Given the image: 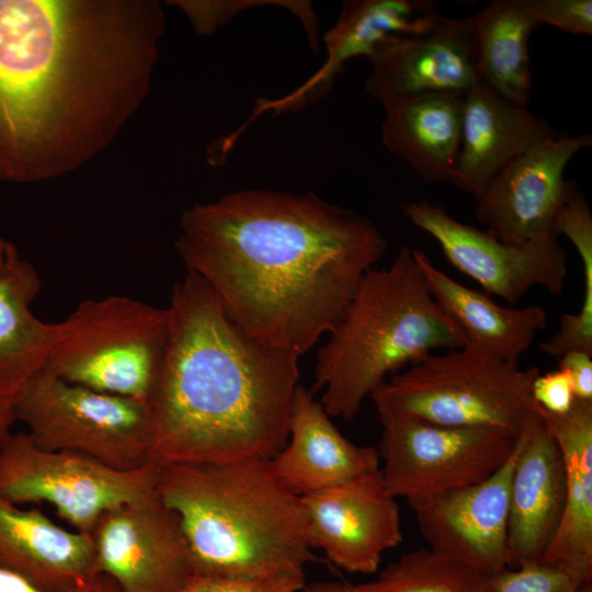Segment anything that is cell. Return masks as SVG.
Returning <instances> with one entry per match:
<instances>
[{"mask_svg":"<svg viewBox=\"0 0 592 592\" xmlns=\"http://www.w3.org/2000/svg\"><path fill=\"white\" fill-rule=\"evenodd\" d=\"M305 574L278 573L242 579L193 574L180 592H300Z\"/></svg>","mask_w":592,"mask_h":592,"instance_id":"30","label":"cell"},{"mask_svg":"<svg viewBox=\"0 0 592 592\" xmlns=\"http://www.w3.org/2000/svg\"><path fill=\"white\" fill-rule=\"evenodd\" d=\"M0 567L47 592H72L100 577L90 534L65 530L39 510L2 500Z\"/></svg>","mask_w":592,"mask_h":592,"instance_id":"19","label":"cell"},{"mask_svg":"<svg viewBox=\"0 0 592 592\" xmlns=\"http://www.w3.org/2000/svg\"><path fill=\"white\" fill-rule=\"evenodd\" d=\"M591 144L589 134H557L514 159L475 200L477 220L511 244L558 236L555 217L573 182L566 167Z\"/></svg>","mask_w":592,"mask_h":592,"instance_id":"12","label":"cell"},{"mask_svg":"<svg viewBox=\"0 0 592 592\" xmlns=\"http://www.w3.org/2000/svg\"><path fill=\"white\" fill-rule=\"evenodd\" d=\"M565 499L562 454L542 418L520 437L511 478L508 516L510 569L540 562L559 527Z\"/></svg>","mask_w":592,"mask_h":592,"instance_id":"16","label":"cell"},{"mask_svg":"<svg viewBox=\"0 0 592 592\" xmlns=\"http://www.w3.org/2000/svg\"><path fill=\"white\" fill-rule=\"evenodd\" d=\"M102 592H121L118 588L107 578V582Z\"/></svg>","mask_w":592,"mask_h":592,"instance_id":"37","label":"cell"},{"mask_svg":"<svg viewBox=\"0 0 592 592\" xmlns=\"http://www.w3.org/2000/svg\"><path fill=\"white\" fill-rule=\"evenodd\" d=\"M90 536L96 573L121 592H180L194 574L179 519L159 492L104 512Z\"/></svg>","mask_w":592,"mask_h":592,"instance_id":"11","label":"cell"},{"mask_svg":"<svg viewBox=\"0 0 592 592\" xmlns=\"http://www.w3.org/2000/svg\"><path fill=\"white\" fill-rule=\"evenodd\" d=\"M158 492L178 516L194 574L253 579L305 574L316 561L301 498L266 458L159 467Z\"/></svg>","mask_w":592,"mask_h":592,"instance_id":"3","label":"cell"},{"mask_svg":"<svg viewBox=\"0 0 592 592\" xmlns=\"http://www.w3.org/2000/svg\"><path fill=\"white\" fill-rule=\"evenodd\" d=\"M107 578L100 576L88 585L72 592H102ZM0 592H47L32 584L24 578L0 567Z\"/></svg>","mask_w":592,"mask_h":592,"instance_id":"34","label":"cell"},{"mask_svg":"<svg viewBox=\"0 0 592 592\" xmlns=\"http://www.w3.org/2000/svg\"><path fill=\"white\" fill-rule=\"evenodd\" d=\"M192 21L200 33L210 34L237 12L261 5H281L293 12L306 31L307 41L318 50V19L310 2L306 1H174Z\"/></svg>","mask_w":592,"mask_h":592,"instance_id":"28","label":"cell"},{"mask_svg":"<svg viewBox=\"0 0 592 592\" xmlns=\"http://www.w3.org/2000/svg\"><path fill=\"white\" fill-rule=\"evenodd\" d=\"M441 16L431 0L345 1L338 21L325 36L323 67L297 93L281 101L282 107L320 98L348 61L361 56L368 59L388 37L426 33Z\"/></svg>","mask_w":592,"mask_h":592,"instance_id":"22","label":"cell"},{"mask_svg":"<svg viewBox=\"0 0 592 592\" xmlns=\"http://www.w3.org/2000/svg\"><path fill=\"white\" fill-rule=\"evenodd\" d=\"M413 255L432 297L462 332L463 349L519 363L536 334L547 328L543 307L501 306L446 275L423 251L413 249Z\"/></svg>","mask_w":592,"mask_h":592,"instance_id":"21","label":"cell"},{"mask_svg":"<svg viewBox=\"0 0 592 592\" xmlns=\"http://www.w3.org/2000/svg\"><path fill=\"white\" fill-rule=\"evenodd\" d=\"M301 498L312 548L338 568L371 574L402 540L397 498L380 469Z\"/></svg>","mask_w":592,"mask_h":592,"instance_id":"13","label":"cell"},{"mask_svg":"<svg viewBox=\"0 0 592 592\" xmlns=\"http://www.w3.org/2000/svg\"><path fill=\"white\" fill-rule=\"evenodd\" d=\"M519 442L486 480L412 505L429 548L491 576L511 568L508 548L510 486Z\"/></svg>","mask_w":592,"mask_h":592,"instance_id":"14","label":"cell"},{"mask_svg":"<svg viewBox=\"0 0 592 592\" xmlns=\"http://www.w3.org/2000/svg\"><path fill=\"white\" fill-rule=\"evenodd\" d=\"M175 247L241 330L299 357L333 329L387 242L312 192L249 189L185 210Z\"/></svg>","mask_w":592,"mask_h":592,"instance_id":"1","label":"cell"},{"mask_svg":"<svg viewBox=\"0 0 592 592\" xmlns=\"http://www.w3.org/2000/svg\"><path fill=\"white\" fill-rule=\"evenodd\" d=\"M300 592H366L363 583L316 581L305 584Z\"/></svg>","mask_w":592,"mask_h":592,"instance_id":"35","label":"cell"},{"mask_svg":"<svg viewBox=\"0 0 592 592\" xmlns=\"http://www.w3.org/2000/svg\"><path fill=\"white\" fill-rule=\"evenodd\" d=\"M532 396L543 410L554 414L568 412L576 401L571 378L562 368L539 373L533 382Z\"/></svg>","mask_w":592,"mask_h":592,"instance_id":"32","label":"cell"},{"mask_svg":"<svg viewBox=\"0 0 592 592\" xmlns=\"http://www.w3.org/2000/svg\"><path fill=\"white\" fill-rule=\"evenodd\" d=\"M543 421L562 454V517L539 563L567 573L579 587L592 581V400L576 398L563 414L543 410Z\"/></svg>","mask_w":592,"mask_h":592,"instance_id":"20","label":"cell"},{"mask_svg":"<svg viewBox=\"0 0 592 592\" xmlns=\"http://www.w3.org/2000/svg\"><path fill=\"white\" fill-rule=\"evenodd\" d=\"M368 60L364 87L383 105L426 93L466 94L482 82L468 18L442 15L426 33L388 37Z\"/></svg>","mask_w":592,"mask_h":592,"instance_id":"15","label":"cell"},{"mask_svg":"<svg viewBox=\"0 0 592 592\" xmlns=\"http://www.w3.org/2000/svg\"><path fill=\"white\" fill-rule=\"evenodd\" d=\"M8 246V241L0 239V258L3 255Z\"/></svg>","mask_w":592,"mask_h":592,"instance_id":"38","label":"cell"},{"mask_svg":"<svg viewBox=\"0 0 592 592\" xmlns=\"http://www.w3.org/2000/svg\"><path fill=\"white\" fill-rule=\"evenodd\" d=\"M329 334L317 353L312 391L323 389L322 407L343 420L354 419L389 375L465 343L407 246L389 266L364 273Z\"/></svg>","mask_w":592,"mask_h":592,"instance_id":"4","label":"cell"},{"mask_svg":"<svg viewBox=\"0 0 592 592\" xmlns=\"http://www.w3.org/2000/svg\"><path fill=\"white\" fill-rule=\"evenodd\" d=\"M270 463L281 483L298 497L380 469L378 451L342 435L314 391L301 385L296 389L287 442Z\"/></svg>","mask_w":592,"mask_h":592,"instance_id":"17","label":"cell"},{"mask_svg":"<svg viewBox=\"0 0 592 592\" xmlns=\"http://www.w3.org/2000/svg\"><path fill=\"white\" fill-rule=\"evenodd\" d=\"M169 335L167 308L127 296L82 301L50 323L43 371L70 384L149 402Z\"/></svg>","mask_w":592,"mask_h":592,"instance_id":"6","label":"cell"},{"mask_svg":"<svg viewBox=\"0 0 592 592\" xmlns=\"http://www.w3.org/2000/svg\"><path fill=\"white\" fill-rule=\"evenodd\" d=\"M167 310L148 463L271 459L288 439L298 357L241 330L194 273L174 285Z\"/></svg>","mask_w":592,"mask_h":592,"instance_id":"2","label":"cell"},{"mask_svg":"<svg viewBox=\"0 0 592 592\" xmlns=\"http://www.w3.org/2000/svg\"><path fill=\"white\" fill-rule=\"evenodd\" d=\"M539 374L465 349L433 353L388 378L372 396L378 414L493 428L522 436L542 420L532 396Z\"/></svg>","mask_w":592,"mask_h":592,"instance_id":"5","label":"cell"},{"mask_svg":"<svg viewBox=\"0 0 592 592\" xmlns=\"http://www.w3.org/2000/svg\"><path fill=\"white\" fill-rule=\"evenodd\" d=\"M468 21L481 81L527 106L533 86L528 38L538 26L530 0H493Z\"/></svg>","mask_w":592,"mask_h":592,"instance_id":"25","label":"cell"},{"mask_svg":"<svg viewBox=\"0 0 592 592\" xmlns=\"http://www.w3.org/2000/svg\"><path fill=\"white\" fill-rule=\"evenodd\" d=\"M465 94L437 92L384 106V146L424 182L451 181L462 140Z\"/></svg>","mask_w":592,"mask_h":592,"instance_id":"23","label":"cell"},{"mask_svg":"<svg viewBox=\"0 0 592 592\" xmlns=\"http://www.w3.org/2000/svg\"><path fill=\"white\" fill-rule=\"evenodd\" d=\"M13 413L44 449L82 455L121 470L148 464L146 402L70 384L41 369L19 391Z\"/></svg>","mask_w":592,"mask_h":592,"instance_id":"7","label":"cell"},{"mask_svg":"<svg viewBox=\"0 0 592 592\" xmlns=\"http://www.w3.org/2000/svg\"><path fill=\"white\" fill-rule=\"evenodd\" d=\"M401 209L413 226L435 239L452 265L510 305L536 286L551 295L565 287L567 258L558 236L511 244L455 219L444 207L428 201L409 202Z\"/></svg>","mask_w":592,"mask_h":592,"instance_id":"10","label":"cell"},{"mask_svg":"<svg viewBox=\"0 0 592 592\" xmlns=\"http://www.w3.org/2000/svg\"><path fill=\"white\" fill-rule=\"evenodd\" d=\"M558 361L572 382L576 398L592 400V355L582 351H570Z\"/></svg>","mask_w":592,"mask_h":592,"instance_id":"33","label":"cell"},{"mask_svg":"<svg viewBox=\"0 0 592 592\" xmlns=\"http://www.w3.org/2000/svg\"><path fill=\"white\" fill-rule=\"evenodd\" d=\"M378 418L383 482L410 508L486 480L508 460L521 437L493 428L443 425L395 414Z\"/></svg>","mask_w":592,"mask_h":592,"instance_id":"9","label":"cell"},{"mask_svg":"<svg viewBox=\"0 0 592 592\" xmlns=\"http://www.w3.org/2000/svg\"><path fill=\"white\" fill-rule=\"evenodd\" d=\"M567 238L581 259L584 288L579 310L563 315L557 332L539 344L544 353L556 360L570 351L592 355V228L576 229Z\"/></svg>","mask_w":592,"mask_h":592,"instance_id":"27","label":"cell"},{"mask_svg":"<svg viewBox=\"0 0 592 592\" xmlns=\"http://www.w3.org/2000/svg\"><path fill=\"white\" fill-rule=\"evenodd\" d=\"M539 25L548 24L574 35L592 34L591 0H530Z\"/></svg>","mask_w":592,"mask_h":592,"instance_id":"31","label":"cell"},{"mask_svg":"<svg viewBox=\"0 0 592 592\" xmlns=\"http://www.w3.org/2000/svg\"><path fill=\"white\" fill-rule=\"evenodd\" d=\"M494 576L459 560L419 548L400 556L363 583L366 592H493Z\"/></svg>","mask_w":592,"mask_h":592,"instance_id":"26","label":"cell"},{"mask_svg":"<svg viewBox=\"0 0 592 592\" xmlns=\"http://www.w3.org/2000/svg\"><path fill=\"white\" fill-rule=\"evenodd\" d=\"M556 135L527 106L480 82L465 94L460 149L451 182L476 200L509 163Z\"/></svg>","mask_w":592,"mask_h":592,"instance_id":"18","label":"cell"},{"mask_svg":"<svg viewBox=\"0 0 592 592\" xmlns=\"http://www.w3.org/2000/svg\"><path fill=\"white\" fill-rule=\"evenodd\" d=\"M39 288L35 269L8 242L0 258V399L12 408L50 351V323L31 310Z\"/></svg>","mask_w":592,"mask_h":592,"instance_id":"24","label":"cell"},{"mask_svg":"<svg viewBox=\"0 0 592 592\" xmlns=\"http://www.w3.org/2000/svg\"><path fill=\"white\" fill-rule=\"evenodd\" d=\"M493 592H592V587H579L554 567L530 563L496 576Z\"/></svg>","mask_w":592,"mask_h":592,"instance_id":"29","label":"cell"},{"mask_svg":"<svg viewBox=\"0 0 592 592\" xmlns=\"http://www.w3.org/2000/svg\"><path fill=\"white\" fill-rule=\"evenodd\" d=\"M159 467L148 463L115 469L82 455L44 449L27 432L10 433L0 445V500L49 503L75 531L90 534L104 512L157 493Z\"/></svg>","mask_w":592,"mask_h":592,"instance_id":"8","label":"cell"},{"mask_svg":"<svg viewBox=\"0 0 592 592\" xmlns=\"http://www.w3.org/2000/svg\"><path fill=\"white\" fill-rule=\"evenodd\" d=\"M14 421L13 408L0 399V445L11 433L10 429Z\"/></svg>","mask_w":592,"mask_h":592,"instance_id":"36","label":"cell"}]
</instances>
